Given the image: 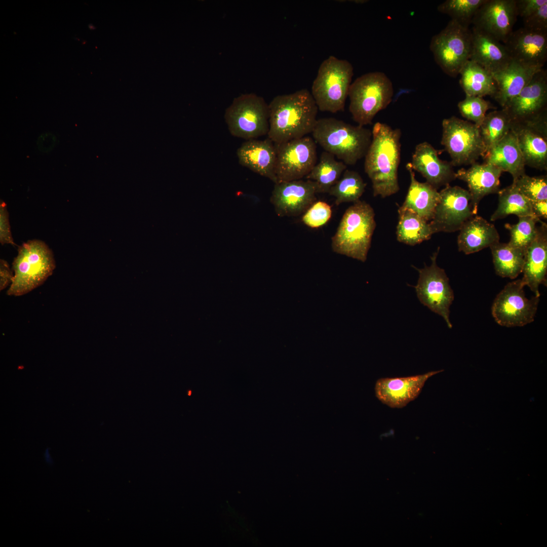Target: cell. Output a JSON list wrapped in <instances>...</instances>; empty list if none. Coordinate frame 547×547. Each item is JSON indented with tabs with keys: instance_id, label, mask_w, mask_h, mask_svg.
I'll list each match as a JSON object with an SVG mask.
<instances>
[{
	"instance_id": "obj_1",
	"label": "cell",
	"mask_w": 547,
	"mask_h": 547,
	"mask_svg": "<svg viewBox=\"0 0 547 547\" xmlns=\"http://www.w3.org/2000/svg\"><path fill=\"white\" fill-rule=\"evenodd\" d=\"M372 135L371 142L365 156L364 169L371 181L373 196L384 198L400 189L398 172L401 131L386 124L377 122Z\"/></svg>"
},
{
	"instance_id": "obj_2",
	"label": "cell",
	"mask_w": 547,
	"mask_h": 547,
	"mask_svg": "<svg viewBox=\"0 0 547 547\" xmlns=\"http://www.w3.org/2000/svg\"><path fill=\"white\" fill-rule=\"evenodd\" d=\"M267 136L275 144L306 136L317 121L318 108L306 89L278 95L268 104Z\"/></svg>"
},
{
	"instance_id": "obj_3",
	"label": "cell",
	"mask_w": 547,
	"mask_h": 547,
	"mask_svg": "<svg viewBox=\"0 0 547 547\" xmlns=\"http://www.w3.org/2000/svg\"><path fill=\"white\" fill-rule=\"evenodd\" d=\"M314 139L325 151L346 165H355L365 157L372 140V131L333 118L317 120L312 132Z\"/></svg>"
},
{
	"instance_id": "obj_4",
	"label": "cell",
	"mask_w": 547,
	"mask_h": 547,
	"mask_svg": "<svg viewBox=\"0 0 547 547\" xmlns=\"http://www.w3.org/2000/svg\"><path fill=\"white\" fill-rule=\"evenodd\" d=\"M375 227L370 205L361 200L354 203L345 211L332 238L333 251L365 262Z\"/></svg>"
},
{
	"instance_id": "obj_5",
	"label": "cell",
	"mask_w": 547,
	"mask_h": 547,
	"mask_svg": "<svg viewBox=\"0 0 547 547\" xmlns=\"http://www.w3.org/2000/svg\"><path fill=\"white\" fill-rule=\"evenodd\" d=\"M55 267L54 254L49 246L40 240H28L19 246L14 258V275L7 294L19 296L27 294L42 285Z\"/></svg>"
},
{
	"instance_id": "obj_6",
	"label": "cell",
	"mask_w": 547,
	"mask_h": 547,
	"mask_svg": "<svg viewBox=\"0 0 547 547\" xmlns=\"http://www.w3.org/2000/svg\"><path fill=\"white\" fill-rule=\"evenodd\" d=\"M394 95V88L389 78L381 71L364 74L351 83L348 96L349 110L358 125L372 123L380 111L390 104Z\"/></svg>"
},
{
	"instance_id": "obj_7",
	"label": "cell",
	"mask_w": 547,
	"mask_h": 547,
	"mask_svg": "<svg viewBox=\"0 0 547 547\" xmlns=\"http://www.w3.org/2000/svg\"><path fill=\"white\" fill-rule=\"evenodd\" d=\"M353 75V66L347 60L332 55L324 60L310 92L318 109L333 113L343 111Z\"/></svg>"
},
{
	"instance_id": "obj_8",
	"label": "cell",
	"mask_w": 547,
	"mask_h": 547,
	"mask_svg": "<svg viewBox=\"0 0 547 547\" xmlns=\"http://www.w3.org/2000/svg\"><path fill=\"white\" fill-rule=\"evenodd\" d=\"M224 119L233 136L246 140L256 139L268 134V104L256 94H243L226 109Z\"/></svg>"
},
{
	"instance_id": "obj_9",
	"label": "cell",
	"mask_w": 547,
	"mask_h": 547,
	"mask_svg": "<svg viewBox=\"0 0 547 547\" xmlns=\"http://www.w3.org/2000/svg\"><path fill=\"white\" fill-rule=\"evenodd\" d=\"M471 44L469 28L451 19L444 29L432 37L429 49L443 71L455 77L470 60Z\"/></svg>"
},
{
	"instance_id": "obj_10",
	"label": "cell",
	"mask_w": 547,
	"mask_h": 547,
	"mask_svg": "<svg viewBox=\"0 0 547 547\" xmlns=\"http://www.w3.org/2000/svg\"><path fill=\"white\" fill-rule=\"evenodd\" d=\"M441 144L449 154L452 166L473 164L486 153L479 128L454 116L442 121Z\"/></svg>"
},
{
	"instance_id": "obj_11",
	"label": "cell",
	"mask_w": 547,
	"mask_h": 547,
	"mask_svg": "<svg viewBox=\"0 0 547 547\" xmlns=\"http://www.w3.org/2000/svg\"><path fill=\"white\" fill-rule=\"evenodd\" d=\"M522 279L507 283L497 295L491 308L492 315L499 325L522 327L532 323L536 315L539 297L528 299Z\"/></svg>"
},
{
	"instance_id": "obj_12",
	"label": "cell",
	"mask_w": 547,
	"mask_h": 547,
	"mask_svg": "<svg viewBox=\"0 0 547 547\" xmlns=\"http://www.w3.org/2000/svg\"><path fill=\"white\" fill-rule=\"evenodd\" d=\"M439 249V247L431 257L429 266L425 265L421 269L415 267L418 270L419 278L414 288L421 303L441 316L449 328H452L449 314L450 306L454 300V293L444 269L437 264Z\"/></svg>"
},
{
	"instance_id": "obj_13",
	"label": "cell",
	"mask_w": 547,
	"mask_h": 547,
	"mask_svg": "<svg viewBox=\"0 0 547 547\" xmlns=\"http://www.w3.org/2000/svg\"><path fill=\"white\" fill-rule=\"evenodd\" d=\"M275 146L277 182L301 179L317 164V146L310 137L306 136Z\"/></svg>"
},
{
	"instance_id": "obj_14",
	"label": "cell",
	"mask_w": 547,
	"mask_h": 547,
	"mask_svg": "<svg viewBox=\"0 0 547 547\" xmlns=\"http://www.w3.org/2000/svg\"><path fill=\"white\" fill-rule=\"evenodd\" d=\"M439 195L433 217L429 222L433 233L459 230L474 216L469 191L448 184L439 192Z\"/></svg>"
},
{
	"instance_id": "obj_15",
	"label": "cell",
	"mask_w": 547,
	"mask_h": 547,
	"mask_svg": "<svg viewBox=\"0 0 547 547\" xmlns=\"http://www.w3.org/2000/svg\"><path fill=\"white\" fill-rule=\"evenodd\" d=\"M315 183L302 179L275 183L270 198L277 214L280 217L303 214L317 201Z\"/></svg>"
},
{
	"instance_id": "obj_16",
	"label": "cell",
	"mask_w": 547,
	"mask_h": 547,
	"mask_svg": "<svg viewBox=\"0 0 547 547\" xmlns=\"http://www.w3.org/2000/svg\"><path fill=\"white\" fill-rule=\"evenodd\" d=\"M516 0H486L473 19V27L504 43L516 21Z\"/></svg>"
},
{
	"instance_id": "obj_17",
	"label": "cell",
	"mask_w": 547,
	"mask_h": 547,
	"mask_svg": "<svg viewBox=\"0 0 547 547\" xmlns=\"http://www.w3.org/2000/svg\"><path fill=\"white\" fill-rule=\"evenodd\" d=\"M512 60L541 69L547 59V30L525 27L513 31L504 43Z\"/></svg>"
},
{
	"instance_id": "obj_18",
	"label": "cell",
	"mask_w": 547,
	"mask_h": 547,
	"mask_svg": "<svg viewBox=\"0 0 547 547\" xmlns=\"http://www.w3.org/2000/svg\"><path fill=\"white\" fill-rule=\"evenodd\" d=\"M443 371H433L404 377L380 378L375 385L376 397L390 408H403L417 398L429 378Z\"/></svg>"
},
{
	"instance_id": "obj_19",
	"label": "cell",
	"mask_w": 547,
	"mask_h": 547,
	"mask_svg": "<svg viewBox=\"0 0 547 547\" xmlns=\"http://www.w3.org/2000/svg\"><path fill=\"white\" fill-rule=\"evenodd\" d=\"M547 100V73L542 68L504 107L513 121H526L545 111Z\"/></svg>"
},
{
	"instance_id": "obj_20",
	"label": "cell",
	"mask_w": 547,
	"mask_h": 547,
	"mask_svg": "<svg viewBox=\"0 0 547 547\" xmlns=\"http://www.w3.org/2000/svg\"><path fill=\"white\" fill-rule=\"evenodd\" d=\"M540 223L536 237L525 252L521 279L538 297L539 286L547 284V225L541 220Z\"/></svg>"
},
{
	"instance_id": "obj_21",
	"label": "cell",
	"mask_w": 547,
	"mask_h": 547,
	"mask_svg": "<svg viewBox=\"0 0 547 547\" xmlns=\"http://www.w3.org/2000/svg\"><path fill=\"white\" fill-rule=\"evenodd\" d=\"M410 164L413 170L420 173L426 182L436 189L456 179L451 163L441 160L437 151L427 142L415 146Z\"/></svg>"
},
{
	"instance_id": "obj_22",
	"label": "cell",
	"mask_w": 547,
	"mask_h": 547,
	"mask_svg": "<svg viewBox=\"0 0 547 547\" xmlns=\"http://www.w3.org/2000/svg\"><path fill=\"white\" fill-rule=\"evenodd\" d=\"M469 168H462L455 173L456 178L465 182L471 197V206L473 214L478 213L480 201L485 196L498 193L499 178L502 171L487 163H474Z\"/></svg>"
},
{
	"instance_id": "obj_23",
	"label": "cell",
	"mask_w": 547,
	"mask_h": 547,
	"mask_svg": "<svg viewBox=\"0 0 547 547\" xmlns=\"http://www.w3.org/2000/svg\"><path fill=\"white\" fill-rule=\"evenodd\" d=\"M237 154L241 165L277 182V150L270 139L246 140L238 148Z\"/></svg>"
},
{
	"instance_id": "obj_24",
	"label": "cell",
	"mask_w": 547,
	"mask_h": 547,
	"mask_svg": "<svg viewBox=\"0 0 547 547\" xmlns=\"http://www.w3.org/2000/svg\"><path fill=\"white\" fill-rule=\"evenodd\" d=\"M471 34L470 60L492 73L504 69L512 60L504 45L493 36L474 27Z\"/></svg>"
},
{
	"instance_id": "obj_25",
	"label": "cell",
	"mask_w": 547,
	"mask_h": 547,
	"mask_svg": "<svg viewBox=\"0 0 547 547\" xmlns=\"http://www.w3.org/2000/svg\"><path fill=\"white\" fill-rule=\"evenodd\" d=\"M541 69L512 60L504 69L492 73L497 87L495 100L504 107L529 83L534 74Z\"/></svg>"
},
{
	"instance_id": "obj_26",
	"label": "cell",
	"mask_w": 547,
	"mask_h": 547,
	"mask_svg": "<svg viewBox=\"0 0 547 547\" xmlns=\"http://www.w3.org/2000/svg\"><path fill=\"white\" fill-rule=\"evenodd\" d=\"M458 250L470 254L499 242V235L494 224L483 217L474 215L459 230Z\"/></svg>"
},
{
	"instance_id": "obj_27",
	"label": "cell",
	"mask_w": 547,
	"mask_h": 547,
	"mask_svg": "<svg viewBox=\"0 0 547 547\" xmlns=\"http://www.w3.org/2000/svg\"><path fill=\"white\" fill-rule=\"evenodd\" d=\"M484 157L486 163L498 168L502 172L510 173L513 178V182L525 174V164L513 127Z\"/></svg>"
},
{
	"instance_id": "obj_28",
	"label": "cell",
	"mask_w": 547,
	"mask_h": 547,
	"mask_svg": "<svg viewBox=\"0 0 547 547\" xmlns=\"http://www.w3.org/2000/svg\"><path fill=\"white\" fill-rule=\"evenodd\" d=\"M410 174V183L402 207L409 209L429 222L434 216L439 200L437 189L427 182L418 181L410 163L406 165Z\"/></svg>"
},
{
	"instance_id": "obj_29",
	"label": "cell",
	"mask_w": 547,
	"mask_h": 547,
	"mask_svg": "<svg viewBox=\"0 0 547 547\" xmlns=\"http://www.w3.org/2000/svg\"><path fill=\"white\" fill-rule=\"evenodd\" d=\"M513 129L525 165L539 169H546L547 142L545 135L533 125Z\"/></svg>"
},
{
	"instance_id": "obj_30",
	"label": "cell",
	"mask_w": 547,
	"mask_h": 547,
	"mask_svg": "<svg viewBox=\"0 0 547 547\" xmlns=\"http://www.w3.org/2000/svg\"><path fill=\"white\" fill-rule=\"evenodd\" d=\"M459 84L466 95L483 97L495 96L497 84L492 73L478 63L468 60L459 74Z\"/></svg>"
},
{
	"instance_id": "obj_31",
	"label": "cell",
	"mask_w": 547,
	"mask_h": 547,
	"mask_svg": "<svg viewBox=\"0 0 547 547\" xmlns=\"http://www.w3.org/2000/svg\"><path fill=\"white\" fill-rule=\"evenodd\" d=\"M397 227V240L400 242L414 246L427 240L433 235L429 222L413 211L400 207Z\"/></svg>"
},
{
	"instance_id": "obj_32",
	"label": "cell",
	"mask_w": 547,
	"mask_h": 547,
	"mask_svg": "<svg viewBox=\"0 0 547 547\" xmlns=\"http://www.w3.org/2000/svg\"><path fill=\"white\" fill-rule=\"evenodd\" d=\"M490 248L495 272L498 276L515 279L522 272L525 252L508 243L498 242Z\"/></svg>"
},
{
	"instance_id": "obj_33",
	"label": "cell",
	"mask_w": 547,
	"mask_h": 547,
	"mask_svg": "<svg viewBox=\"0 0 547 547\" xmlns=\"http://www.w3.org/2000/svg\"><path fill=\"white\" fill-rule=\"evenodd\" d=\"M346 167L343 162L337 161L334 155L324 151L321 153L319 162L305 178L315 183L317 193H328Z\"/></svg>"
},
{
	"instance_id": "obj_34",
	"label": "cell",
	"mask_w": 547,
	"mask_h": 547,
	"mask_svg": "<svg viewBox=\"0 0 547 547\" xmlns=\"http://www.w3.org/2000/svg\"><path fill=\"white\" fill-rule=\"evenodd\" d=\"M498 194V206L491 216V221H494L503 219L511 214L515 215L518 217L533 215L530 201L512 184L505 188L499 190Z\"/></svg>"
},
{
	"instance_id": "obj_35",
	"label": "cell",
	"mask_w": 547,
	"mask_h": 547,
	"mask_svg": "<svg viewBox=\"0 0 547 547\" xmlns=\"http://www.w3.org/2000/svg\"><path fill=\"white\" fill-rule=\"evenodd\" d=\"M513 121L505 108L486 114L479 128L486 153L508 133Z\"/></svg>"
},
{
	"instance_id": "obj_36",
	"label": "cell",
	"mask_w": 547,
	"mask_h": 547,
	"mask_svg": "<svg viewBox=\"0 0 547 547\" xmlns=\"http://www.w3.org/2000/svg\"><path fill=\"white\" fill-rule=\"evenodd\" d=\"M366 186V184L357 172L346 169L328 193L335 198V204L337 206L343 203H355L360 200Z\"/></svg>"
},
{
	"instance_id": "obj_37",
	"label": "cell",
	"mask_w": 547,
	"mask_h": 547,
	"mask_svg": "<svg viewBox=\"0 0 547 547\" xmlns=\"http://www.w3.org/2000/svg\"><path fill=\"white\" fill-rule=\"evenodd\" d=\"M518 218L516 224L506 223L504 227L510 233L511 238L508 243L525 253L536 237L537 223L541 220L534 215L521 216Z\"/></svg>"
},
{
	"instance_id": "obj_38",
	"label": "cell",
	"mask_w": 547,
	"mask_h": 547,
	"mask_svg": "<svg viewBox=\"0 0 547 547\" xmlns=\"http://www.w3.org/2000/svg\"><path fill=\"white\" fill-rule=\"evenodd\" d=\"M486 0H447L440 4L438 11L451 19L468 27L480 7Z\"/></svg>"
},
{
	"instance_id": "obj_39",
	"label": "cell",
	"mask_w": 547,
	"mask_h": 547,
	"mask_svg": "<svg viewBox=\"0 0 547 547\" xmlns=\"http://www.w3.org/2000/svg\"><path fill=\"white\" fill-rule=\"evenodd\" d=\"M512 184L530 201H547L546 176L530 177L525 174Z\"/></svg>"
},
{
	"instance_id": "obj_40",
	"label": "cell",
	"mask_w": 547,
	"mask_h": 547,
	"mask_svg": "<svg viewBox=\"0 0 547 547\" xmlns=\"http://www.w3.org/2000/svg\"><path fill=\"white\" fill-rule=\"evenodd\" d=\"M490 107V104L488 101L478 96L466 95L465 98L458 103V108L462 116L473 122L479 127Z\"/></svg>"
},
{
	"instance_id": "obj_41",
	"label": "cell",
	"mask_w": 547,
	"mask_h": 547,
	"mask_svg": "<svg viewBox=\"0 0 547 547\" xmlns=\"http://www.w3.org/2000/svg\"><path fill=\"white\" fill-rule=\"evenodd\" d=\"M332 214L331 207L326 202L316 201L303 214L301 221L312 228L321 227L330 219Z\"/></svg>"
},
{
	"instance_id": "obj_42",
	"label": "cell",
	"mask_w": 547,
	"mask_h": 547,
	"mask_svg": "<svg viewBox=\"0 0 547 547\" xmlns=\"http://www.w3.org/2000/svg\"><path fill=\"white\" fill-rule=\"evenodd\" d=\"M523 19L524 27L535 30H547V4Z\"/></svg>"
},
{
	"instance_id": "obj_43",
	"label": "cell",
	"mask_w": 547,
	"mask_h": 547,
	"mask_svg": "<svg viewBox=\"0 0 547 547\" xmlns=\"http://www.w3.org/2000/svg\"><path fill=\"white\" fill-rule=\"evenodd\" d=\"M0 243L2 245H16L11 233L7 204L3 200L0 203Z\"/></svg>"
},
{
	"instance_id": "obj_44",
	"label": "cell",
	"mask_w": 547,
	"mask_h": 547,
	"mask_svg": "<svg viewBox=\"0 0 547 547\" xmlns=\"http://www.w3.org/2000/svg\"><path fill=\"white\" fill-rule=\"evenodd\" d=\"M546 4V0H516L517 15L525 18Z\"/></svg>"
},
{
	"instance_id": "obj_45",
	"label": "cell",
	"mask_w": 547,
	"mask_h": 547,
	"mask_svg": "<svg viewBox=\"0 0 547 547\" xmlns=\"http://www.w3.org/2000/svg\"><path fill=\"white\" fill-rule=\"evenodd\" d=\"M14 275L7 261L0 260V290L2 291L10 285Z\"/></svg>"
},
{
	"instance_id": "obj_46",
	"label": "cell",
	"mask_w": 547,
	"mask_h": 547,
	"mask_svg": "<svg viewBox=\"0 0 547 547\" xmlns=\"http://www.w3.org/2000/svg\"><path fill=\"white\" fill-rule=\"evenodd\" d=\"M532 214L536 217L547 218V201H530Z\"/></svg>"
}]
</instances>
